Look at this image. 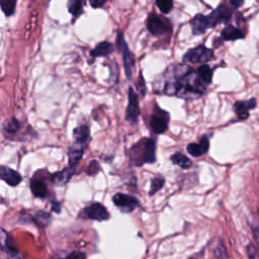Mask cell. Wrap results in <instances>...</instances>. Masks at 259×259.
<instances>
[{
	"label": "cell",
	"mask_w": 259,
	"mask_h": 259,
	"mask_svg": "<svg viewBox=\"0 0 259 259\" xmlns=\"http://www.w3.org/2000/svg\"><path fill=\"white\" fill-rule=\"evenodd\" d=\"M197 74L199 78L205 83L208 84L211 82L212 79V70L208 65H201L197 69Z\"/></svg>",
	"instance_id": "22"
},
{
	"label": "cell",
	"mask_w": 259,
	"mask_h": 259,
	"mask_svg": "<svg viewBox=\"0 0 259 259\" xmlns=\"http://www.w3.org/2000/svg\"><path fill=\"white\" fill-rule=\"evenodd\" d=\"M0 176H1V179L3 181H5L7 184H9L10 186L18 185L22 179L21 175L17 171H15L11 168H8L6 166H1Z\"/></svg>",
	"instance_id": "11"
},
{
	"label": "cell",
	"mask_w": 259,
	"mask_h": 259,
	"mask_svg": "<svg viewBox=\"0 0 259 259\" xmlns=\"http://www.w3.org/2000/svg\"><path fill=\"white\" fill-rule=\"evenodd\" d=\"M246 253H247L248 258H251V259L259 258V252L257 251L255 245L252 244V243L248 244V246H247V248H246Z\"/></svg>",
	"instance_id": "31"
},
{
	"label": "cell",
	"mask_w": 259,
	"mask_h": 259,
	"mask_svg": "<svg viewBox=\"0 0 259 259\" xmlns=\"http://www.w3.org/2000/svg\"><path fill=\"white\" fill-rule=\"evenodd\" d=\"M164 182H165V179L164 177H157V178H154L152 181H151V187H150V195H153L155 194L157 191H159L163 185H164Z\"/></svg>",
	"instance_id": "27"
},
{
	"label": "cell",
	"mask_w": 259,
	"mask_h": 259,
	"mask_svg": "<svg viewBox=\"0 0 259 259\" xmlns=\"http://www.w3.org/2000/svg\"><path fill=\"white\" fill-rule=\"evenodd\" d=\"M256 107L255 98H250L244 101H237L234 104V109L238 115V117L242 120L249 117V110Z\"/></svg>",
	"instance_id": "10"
},
{
	"label": "cell",
	"mask_w": 259,
	"mask_h": 259,
	"mask_svg": "<svg viewBox=\"0 0 259 259\" xmlns=\"http://www.w3.org/2000/svg\"><path fill=\"white\" fill-rule=\"evenodd\" d=\"M84 213L87 218L98 222L106 221L109 218V213L104 205L99 202H93L84 208Z\"/></svg>",
	"instance_id": "8"
},
{
	"label": "cell",
	"mask_w": 259,
	"mask_h": 259,
	"mask_svg": "<svg viewBox=\"0 0 259 259\" xmlns=\"http://www.w3.org/2000/svg\"><path fill=\"white\" fill-rule=\"evenodd\" d=\"M105 2H106V0H89V3H90L91 6L94 7V8L103 6Z\"/></svg>",
	"instance_id": "34"
},
{
	"label": "cell",
	"mask_w": 259,
	"mask_h": 259,
	"mask_svg": "<svg viewBox=\"0 0 259 259\" xmlns=\"http://www.w3.org/2000/svg\"><path fill=\"white\" fill-rule=\"evenodd\" d=\"M212 253H213V256L215 258H229V254L227 252V249L221 241H219L214 244V246L212 248Z\"/></svg>",
	"instance_id": "24"
},
{
	"label": "cell",
	"mask_w": 259,
	"mask_h": 259,
	"mask_svg": "<svg viewBox=\"0 0 259 259\" xmlns=\"http://www.w3.org/2000/svg\"><path fill=\"white\" fill-rule=\"evenodd\" d=\"M53 210L56 211V212H60V211H61V206H60V203H59V202H54V204H53Z\"/></svg>",
	"instance_id": "36"
},
{
	"label": "cell",
	"mask_w": 259,
	"mask_h": 259,
	"mask_svg": "<svg viewBox=\"0 0 259 259\" xmlns=\"http://www.w3.org/2000/svg\"><path fill=\"white\" fill-rule=\"evenodd\" d=\"M209 149V141L206 136H202L199 143L197 144H189L187 146V152L193 157H199L205 153H207Z\"/></svg>",
	"instance_id": "12"
},
{
	"label": "cell",
	"mask_w": 259,
	"mask_h": 259,
	"mask_svg": "<svg viewBox=\"0 0 259 259\" xmlns=\"http://www.w3.org/2000/svg\"><path fill=\"white\" fill-rule=\"evenodd\" d=\"M117 46H118L119 51L122 54V63H123L125 76L127 79H131L133 69L135 67V57H134L133 53L130 51V49L123 38V34L120 32L118 33V36H117Z\"/></svg>",
	"instance_id": "3"
},
{
	"label": "cell",
	"mask_w": 259,
	"mask_h": 259,
	"mask_svg": "<svg viewBox=\"0 0 259 259\" xmlns=\"http://www.w3.org/2000/svg\"><path fill=\"white\" fill-rule=\"evenodd\" d=\"M209 22L207 15H202V14H196L191 22V28H192V33L197 35L203 33L207 28H209Z\"/></svg>",
	"instance_id": "13"
},
{
	"label": "cell",
	"mask_w": 259,
	"mask_h": 259,
	"mask_svg": "<svg viewBox=\"0 0 259 259\" xmlns=\"http://www.w3.org/2000/svg\"><path fill=\"white\" fill-rule=\"evenodd\" d=\"M112 200L122 212H132L139 205V200L135 196L119 192L114 194Z\"/></svg>",
	"instance_id": "5"
},
{
	"label": "cell",
	"mask_w": 259,
	"mask_h": 259,
	"mask_svg": "<svg viewBox=\"0 0 259 259\" xmlns=\"http://www.w3.org/2000/svg\"><path fill=\"white\" fill-rule=\"evenodd\" d=\"M156 143L153 139H148L144 145L143 163H154L156 161Z\"/></svg>",
	"instance_id": "14"
},
{
	"label": "cell",
	"mask_w": 259,
	"mask_h": 259,
	"mask_svg": "<svg viewBox=\"0 0 259 259\" xmlns=\"http://www.w3.org/2000/svg\"><path fill=\"white\" fill-rule=\"evenodd\" d=\"M212 50L206 48L203 45H199L195 48L190 49L184 56L183 60L190 63H205L212 59Z\"/></svg>",
	"instance_id": "2"
},
{
	"label": "cell",
	"mask_w": 259,
	"mask_h": 259,
	"mask_svg": "<svg viewBox=\"0 0 259 259\" xmlns=\"http://www.w3.org/2000/svg\"><path fill=\"white\" fill-rule=\"evenodd\" d=\"M168 119L169 115L167 114V112L161 110L159 107L156 106V110L152 114L150 120V124L153 132L156 134L164 133L168 127Z\"/></svg>",
	"instance_id": "7"
},
{
	"label": "cell",
	"mask_w": 259,
	"mask_h": 259,
	"mask_svg": "<svg viewBox=\"0 0 259 259\" xmlns=\"http://www.w3.org/2000/svg\"><path fill=\"white\" fill-rule=\"evenodd\" d=\"M20 127L19 121L16 118H11L9 120H7L4 124V131L8 134H15Z\"/></svg>",
	"instance_id": "26"
},
{
	"label": "cell",
	"mask_w": 259,
	"mask_h": 259,
	"mask_svg": "<svg viewBox=\"0 0 259 259\" xmlns=\"http://www.w3.org/2000/svg\"><path fill=\"white\" fill-rule=\"evenodd\" d=\"M73 172H74V169L71 168V167L63 169L62 171L55 173L53 175L52 180L57 185H64V184H66L70 180Z\"/></svg>",
	"instance_id": "20"
},
{
	"label": "cell",
	"mask_w": 259,
	"mask_h": 259,
	"mask_svg": "<svg viewBox=\"0 0 259 259\" xmlns=\"http://www.w3.org/2000/svg\"><path fill=\"white\" fill-rule=\"evenodd\" d=\"M147 28L154 35H162L168 30V26L159 15L152 13L147 20Z\"/></svg>",
	"instance_id": "9"
},
{
	"label": "cell",
	"mask_w": 259,
	"mask_h": 259,
	"mask_svg": "<svg viewBox=\"0 0 259 259\" xmlns=\"http://www.w3.org/2000/svg\"><path fill=\"white\" fill-rule=\"evenodd\" d=\"M140 115V107L138 95L133 89V87L128 88V103L125 110V119L131 123L135 124L138 121Z\"/></svg>",
	"instance_id": "4"
},
{
	"label": "cell",
	"mask_w": 259,
	"mask_h": 259,
	"mask_svg": "<svg viewBox=\"0 0 259 259\" xmlns=\"http://www.w3.org/2000/svg\"><path fill=\"white\" fill-rule=\"evenodd\" d=\"M156 4L163 13H169L173 8V0H156Z\"/></svg>",
	"instance_id": "28"
},
{
	"label": "cell",
	"mask_w": 259,
	"mask_h": 259,
	"mask_svg": "<svg viewBox=\"0 0 259 259\" xmlns=\"http://www.w3.org/2000/svg\"><path fill=\"white\" fill-rule=\"evenodd\" d=\"M16 0H1V8L5 15L13 14L15 10Z\"/></svg>",
	"instance_id": "25"
},
{
	"label": "cell",
	"mask_w": 259,
	"mask_h": 259,
	"mask_svg": "<svg viewBox=\"0 0 259 259\" xmlns=\"http://www.w3.org/2000/svg\"><path fill=\"white\" fill-rule=\"evenodd\" d=\"M204 82L199 78L198 74L194 73L191 69L185 68L182 74L176 76L174 81L168 80L165 87L167 94H176L181 97L199 96L205 90Z\"/></svg>",
	"instance_id": "1"
},
{
	"label": "cell",
	"mask_w": 259,
	"mask_h": 259,
	"mask_svg": "<svg viewBox=\"0 0 259 259\" xmlns=\"http://www.w3.org/2000/svg\"><path fill=\"white\" fill-rule=\"evenodd\" d=\"M171 161L173 164L179 166L180 168L183 169H188L191 166V161L189 160L188 157L183 155L182 153H175L171 156Z\"/></svg>",
	"instance_id": "21"
},
{
	"label": "cell",
	"mask_w": 259,
	"mask_h": 259,
	"mask_svg": "<svg viewBox=\"0 0 259 259\" xmlns=\"http://www.w3.org/2000/svg\"><path fill=\"white\" fill-rule=\"evenodd\" d=\"M68 9L69 12L78 17L82 13V1L81 0H68Z\"/></svg>",
	"instance_id": "23"
},
{
	"label": "cell",
	"mask_w": 259,
	"mask_h": 259,
	"mask_svg": "<svg viewBox=\"0 0 259 259\" xmlns=\"http://www.w3.org/2000/svg\"><path fill=\"white\" fill-rule=\"evenodd\" d=\"M221 36L224 40H236V39H240V38H244L245 37V33L235 27L234 25H227L221 32Z\"/></svg>",
	"instance_id": "15"
},
{
	"label": "cell",
	"mask_w": 259,
	"mask_h": 259,
	"mask_svg": "<svg viewBox=\"0 0 259 259\" xmlns=\"http://www.w3.org/2000/svg\"><path fill=\"white\" fill-rule=\"evenodd\" d=\"M97 169H99L98 163H97L96 161H92L91 164H90L89 167H88V173H89L90 175H94L96 172H98Z\"/></svg>",
	"instance_id": "32"
},
{
	"label": "cell",
	"mask_w": 259,
	"mask_h": 259,
	"mask_svg": "<svg viewBox=\"0 0 259 259\" xmlns=\"http://www.w3.org/2000/svg\"><path fill=\"white\" fill-rule=\"evenodd\" d=\"M30 190L35 197H39V198L46 197L48 193V188L46 183L42 180H38V179H33L30 181Z\"/></svg>",
	"instance_id": "18"
},
{
	"label": "cell",
	"mask_w": 259,
	"mask_h": 259,
	"mask_svg": "<svg viewBox=\"0 0 259 259\" xmlns=\"http://www.w3.org/2000/svg\"><path fill=\"white\" fill-rule=\"evenodd\" d=\"M113 52V45L109 41L99 42L91 52L92 57H105L110 55Z\"/></svg>",
	"instance_id": "17"
},
{
	"label": "cell",
	"mask_w": 259,
	"mask_h": 259,
	"mask_svg": "<svg viewBox=\"0 0 259 259\" xmlns=\"http://www.w3.org/2000/svg\"><path fill=\"white\" fill-rule=\"evenodd\" d=\"M252 231L256 243L259 246V217H254L252 220Z\"/></svg>",
	"instance_id": "30"
},
{
	"label": "cell",
	"mask_w": 259,
	"mask_h": 259,
	"mask_svg": "<svg viewBox=\"0 0 259 259\" xmlns=\"http://www.w3.org/2000/svg\"><path fill=\"white\" fill-rule=\"evenodd\" d=\"M68 257H85V254H82V253H79V254H70L68 255Z\"/></svg>",
	"instance_id": "37"
},
{
	"label": "cell",
	"mask_w": 259,
	"mask_h": 259,
	"mask_svg": "<svg viewBox=\"0 0 259 259\" xmlns=\"http://www.w3.org/2000/svg\"><path fill=\"white\" fill-rule=\"evenodd\" d=\"M229 2L234 8H239L244 3V0H229Z\"/></svg>",
	"instance_id": "35"
},
{
	"label": "cell",
	"mask_w": 259,
	"mask_h": 259,
	"mask_svg": "<svg viewBox=\"0 0 259 259\" xmlns=\"http://www.w3.org/2000/svg\"><path fill=\"white\" fill-rule=\"evenodd\" d=\"M231 17L232 11L225 3L220 4L215 10H213L210 14L207 15L210 27H213L222 22H227L231 19Z\"/></svg>",
	"instance_id": "6"
},
{
	"label": "cell",
	"mask_w": 259,
	"mask_h": 259,
	"mask_svg": "<svg viewBox=\"0 0 259 259\" xmlns=\"http://www.w3.org/2000/svg\"><path fill=\"white\" fill-rule=\"evenodd\" d=\"M35 219L39 222L38 225H40V226H47V225L50 223L51 215H50V213H48V212H46V211H38V212H36V214H35Z\"/></svg>",
	"instance_id": "29"
},
{
	"label": "cell",
	"mask_w": 259,
	"mask_h": 259,
	"mask_svg": "<svg viewBox=\"0 0 259 259\" xmlns=\"http://www.w3.org/2000/svg\"><path fill=\"white\" fill-rule=\"evenodd\" d=\"M83 146L81 144L76 143L69 151V167L71 168H75L76 165L79 163V161L81 160L82 156H83Z\"/></svg>",
	"instance_id": "16"
},
{
	"label": "cell",
	"mask_w": 259,
	"mask_h": 259,
	"mask_svg": "<svg viewBox=\"0 0 259 259\" xmlns=\"http://www.w3.org/2000/svg\"><path fill=\"white\" fill-rule=\"evenodd\" d=\"M73 137L76 141V143L85 145L89 140V128L85 124H81L74 128L73 131Z\"/></svg>",
	"instance_id": "19"
},
{
	"label": "cell",
	"mask_w": 259,
	"mask_h": 259,
	"mask_svg": "<svg viewBox=\"0 0 259 259\" xmlns=\"http://www.w3.org/2000/svg\"><path fill=\"white\" fill-rule=\"evenodd\" d=\"M137 86H138V89L141 92V95L143 96L145 94V91H146V86H145V83H144L142 75H140V80L137 82Z\"/></svg>",
	"instance_id": "33"
}]
</instances>
